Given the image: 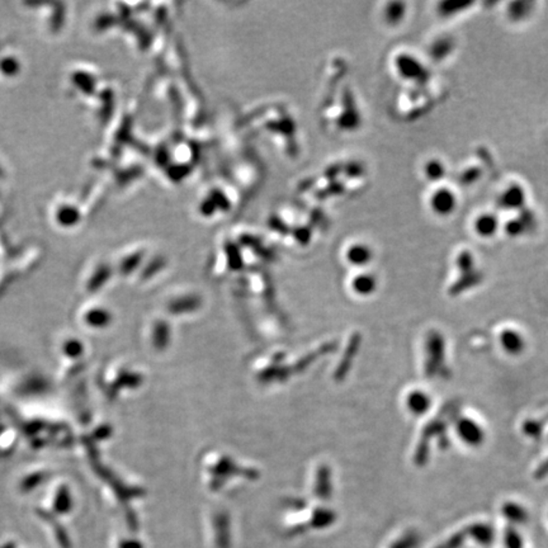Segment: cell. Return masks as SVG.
<instances>
[{
  "mask_svg": "<svg viewBox=\"0 0 548 548\" xmlns=\"http://www.w3.org/2000/svg\"><path fill=\"white\" fill-rule=\"evenodd\" d=\"M457 431L460 438L470 446H479L485 439V434L481 426L471 419H460Z\"/></svg>",
  "mask_w": 548,
  "mask_h": 548,
  "instance_id": "1",
  "label": "cell"
},
{
  "mask_svg": "<svg viewBox=\"0 0 548 548\" xmlns=\"http://www.w3.org/2000/svg\"><path fill=\"white\" fill-rule=\"evenodd\" d=\"M500 342L504 348L505 351L510 354H519L520 351L524 349V339L523 336L520 335L517 331L514 330L506 329L501 333L500 336Z\"/></svg>",
  "mask_w": 548,
  "mask_h": 548,
  "instance_id": "2",
  "label": "cell"
},
{
  "mask_svg": "<svg viewBox=\"0 0 548 548\" xmlns=\"http://www.w3.org/2000/svg\"><path fill=\"white\" fill-rule=\"evenodd\" d=\"M431 397L423 391H414L410 394L408 399L409 409L417 415H422L431 409Z\"/></svg>",
  "mask_w": 548,
  "mask_h": 548,
  "instance_id": "3",
  "label": "cell"
},
{
  "mask_svg": "<svg viewBox=\"0 0 548 548\" xmlns=\"http://www.w3.org/2000/svg\"><path fill=\"white\" fill-rule=\"evenodd\" d=\"M433 202H434L433 205L435 207V210L442 211V213L448 211V210L452 207V205H454L452 196H451L449 192H447V190H440V192H438V194H435V198H434Z\"/></svg>",
  "mask_w": 548,
  "mask_h": 548,
  "instance_id": "4",
  "label": "cell"
}]
</instances>
